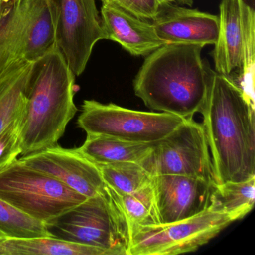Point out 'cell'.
<instances>
[{
	"label": "cell",
	"mask_w": 255,
	"mask_h": 255,
	"mask_svg": "<svg viewBox=\"0 0 255 255\" xmlns=\"http://www.w3.org/2000/svg\"><path fill=\"white\" fill-rule=\"evenodd\" d=\"M75 74L58 46L34 63L20 132L21 156L58 144L78 111Z\"/></svg>",
	"instance_id": "3957f363"
},
{
	"label": "cell",
	"mask_w": 255,
	"mask_h": 255,
	"mask_svg": "<svg viewBox=\"0 0 255 255\" xmlns=\"http://www.w3.org/2000/svg\"><path fill=\"white\" fill-rule=\"evenodd\" d=\"M6 2H5V3L3 5H2V6L0 7V20H1V18H2V14H3L4 10H5Z\"/></svg>",
	"instance_id": "83f0119b"
},
{
	"label": "cell",
	"mask_w": 255,
	"mask_h": 255,
	"mask_svg": "<svg viewBox=\"0 0 255 255\" xmlns=\"http://www.w3.org/2000/svg\"><path fill=\"white\" fill-rule=\"evenodd\" d=\"M185 120L168 113L136 111L86 100L77 124L87 134L130 142L153 143L165 138Z\"/></svg>",
	"instance_id": "ba28073f"
},
{
	"label": "cell",
	"mask_w": 255,
	"mask_h": 255,
	"mask_svg": "<svg viewBox=\"0 0 255 255\" xmlns=\"http://www.w3.org/2000/svg\"><path fill=\"white\" fill-rule=\"evenodd\" d=\"M200 113L216 183L255 177V113L230 75L211 70Z\"/></svg>",
	"instance_id": "6da1fadb"
},
{
	"label": "cell",
	"mask_w": 255,
	"mask_h": 255,
	"mask_svg": "<svg viewBox=\"0 0 255 255\" xmlns=\"http://www.w3.org/2000/svg\"><path fill=\"white\" fill-rule=\"evenodd\" d=\"M34 63L19 62L0 74V132L25 114L26 92Z\"/></svg>",
	"instance_id": "e0dca14e"
},
{
	"label": "cell",
	"mask_w": 255,
	"mask_h": 255,
	"mask_svg": "<svg viewBox=\"0 0 255 255\" xmlns=\"http://www.w3.org/2000/svg\"><path fill=\"white\" fill-rule=\"evenodd\" d=\"M243 44L238 85L249 104L255 108V12L244 0L242 3Z\"/></svg>",
	"instance_id": "ffe728a7"
},
{
	"label": "cell",
	"mask_w": 255,
	"mask_h": 255,
	"mask_svg": "<svg viewBox=\"0 0 255 255\" xmlns=\"http://www.w3.org/2000/svg\"><path fill=\"white\" fill-rule=\"evenodd\" d=\"M53 237L44 222L38 220L0 198V237Z\"/></svg>",
	"instance_id": "44dd1931"
},
{
	"label": "cell",
	"mask_w": 255,
	"mask_h": 255,
	"mask_svg": "<svg viewBox=\"0 0 255 255\" xmlns=\"http://www.w3.org/2000/svg\"><path fill=\"white\" fill-rule=\"evenodd\" d=\"M113 4L141 20L153 21L158 15V0H113Z\"/></svg>",
	"instance_id": "d4e9b609"
},
{
	"label": "cell",
	"mask_w": 255,
	"mask_h": 255,
	"mask_svg": "<svg viewBox=\"0 0 255 255\" xmlns=\"http://www.w3.org/2000/svg\"><path fill=\"white\" fill-rule=\"evenodd\" d=\"M177 4H181V5H186L191 7L193 4V0H179Z\"/></svg>",
	"instance_id": "4316f807"
},
{
	"label": "cell",
	"mask_w": 255,
	"mask_h": 255,
	"mask_svg": "<svg viewBox=\"0 0 255 255\" xmlns=\"http://www.w3.org/2000/svg\"><path fill=\"white\" fill-rule=\"evenodd\" d=\"M0 255H112L109 251L55 237H0Z\"/></svg>",
	"instance_id": "2e32d148"
},
{
	"label": "cell",
	"mask_w": 255,
	"mask_h": 255,
	"mask_svg": "<svg viewBox=\"0 0 255 255\" xmlns=\"http://www.w3.org/2000/svg\"><path fill=\"white\" fill-rule=\"evenodd\" d=\"M119 196L128 225L159 224L151 182L135 192Z\"/></svg>",
	"instance_id": "603a6c76"
},
{
	"label": "cell",
	"mask_w": 255,
	"mask_h": 255,
	"mask_svg": "<svg viewBox=\"0 0 255 255\" xmlns=\"http://www.w3.org/2000/svg\"><path fill=\"white\" fill-rule=\"evenodd\" d=\"M237 219L209 207L205 211L171 223L129 225L128 255H175L195 252Z\"/></svg>",
	"instance_id": "52a82bcc"
},
{
	"label": "cell",
	"mask_w": 255,
	"mask_h": 255,
	"mask_svg": "<svg viewBox=\"0 0 255 255\" xmlns=\"http://www.w3.org/2000/svg\"><path fill=\"white\" fill-rule=\"evenodd\" d=\"M179 0H158L159 6L160 5H165V4L172 3V2H178Z\"/></svg>",
	"instance_id": "484cf974"
},
{
	"label": "cell",
	"mask_w": 255,
	"mask_h": 255,
	"mask_svg": "<svg viewBox=\"0 0 255 255\" xmlns=\"http://www.w3.org/2000/svg\"><path fill=\"white\" fill-rule=\"evenodd\" d=\"M56 24L53 0H8L0 20V74L56 47Z\"/></svg>",
	"instance_id": "277c9868"
},
{
	"label": "cell",
	"mask_w": 255,
	"mask_h": 255,
	"mask_svg": "<svg viewBox=\"0 0 255 255\" xmlns=\"http://www.w3.org/2000/svg\"><path fill=\"white\" fill-rule=\"evenodd\" d=\"M153 143H135L102 135L87 134L77 150L97 165L116 162L140 163L150 153Z\"/></svg>",
	"instance_id": "ac0fdd59"
},
{
	"label": "cell",
	"mask_w": 255,
	"mask_h": 255,
	"mask_svg": "<svg viewBox=\"0 0 255 255\" xmlns=\"http://www.w3.org/2000/svg\"><path fill=\"white\" fill-rule=\"evenodd\" d=\"M53 237L128 255L129 232L119 196L107 186L102 194L88 198L48 226Z\"/></svg>",
	"instance_id": "5b68a950"
},
{
	"label": "cell",
	"mask_w": 255,
	"mask_h": 255,
	"mask_svg": "<svg viewBox=\"0 0 255 255\" xmlns=\"http://www.w3.org/2000/svg\"><path fill=\"white\" fill-rule=\"evenodd\" d=\"M243 0H222L219 5V32L213 50L216 71L230 75L240 68L243 53Z\"/></svg>",
	"instance_id": "9a60e30c"
},
{
	"label": "cell",
	"mask_w": 255,
	"mask_h": 255,
	"mask_svg": "<svg viewBox=\"0 0 255 255\" xmlns=\"http://www.w3.org/2000/svg\"><path fill=\"white\" fill-rule=\"evenodd\" d=\"M159 224L189 219L205 211L216 183L188 176H152Z\"/></svg>",
	"instance_id": "7c38bea8"
},
{
	"label": "cell",
	"mask_w": 255,
	"mask_h": 255,
	"mask_svg": "<svg viewBox=\"0 0 255 255\" xmlns=\"http://www.w3.org/2000/svg\"><path fill=\"white\" fill-rule=\"evenodd\" d=\"M103 4L105 3H112L113 2V0H101Z\"/></svg>",
	"instance_id": "f1b7e54d"
},
{
	"label": "cell",
	"mask_w": 255,
	"mask_h": 255,
	"mask_svg": "<svg viewBox=\"0 0 255 255\" xmlns=\"http://www.w3.org/2000/svg\"><path fill=\"white\" fill-rule=\"evenodd\" d=\"M203 47L165 44L147 55L133 82L134 92L146 107L159 113L192 119L200 113L208 92V62Z\"/></svg>",
	"instance_id": "7a4b0ae2"
},
{
	"label": "cell",
	"mask_w": 255,
	"mask_h": 255,
	"mask_svg": "<svg viewBox=\"0 0 255 255\" xmlns=\"http://www.w3.org/2000/svg\"><path fill=\"white\" fill-rule=\"evenodd\" d=\"M0 198L47 226L88 198L19 159L0 171Z\"/></svg>",
	"instance_id": "8992f818"
},
{
	"label": "cell",
	"mask_w": 255,
	"mask_h": 255,
	"mask_svg": "<svg viewBox=\"0 0 255 255\" xmlns=\"http://www.w3.org/2000/svg\"><path fill=\"white\" fill-rule=\"evenodd\" d=\"M19 159L87 198L102 194L107 187L98 165L77 148L66 149L56 144Z\"/></svg>",
	"instance_id": "8fae6325"
},
{
	"label": "cell",
	"mask_w": 255,
	"mask_h": 255,
	"mask_svg": "<svg viewBox=\"0 0 255 255\" xmlns=\"http://www.w3.org/2000/svg\"><path fill=\"white\" fill-rule=\"evenodd\" d=\"M23 116L24 115L13 121L0 132V171L21 155L20 132Z\"/></svg>",
	"instance_id": "cb8c5ba5"
},
{
	"label": "cell",
	"mask_w": 255,
	"mask_h": 255,
	"mask_svg": "<svg viewBox=\"0 0 255 255\" xmlns=\"http://www.w3.org/2000/svg\"><path fill=\"white\" fill-rule=\"evenodd\" d=\"M255 199V177L241 182H225L213 186L209 207L243 219L253 209Z\"/></svg>",
	"instance_id": "d6986e66"
},
{
	"label": "cell",
	"mask_w": 255,
	"mask_h": 255,
	"mask_svg": "<svg viewBox=\"0 0 255 255\" xmlns=\"http://www.w3.org/2000/svg\"><path fill=\"white\" fill-rule=\"evenodd\" d=\"M101 14L107 39L119 43L132 56H147L165 44L152 22L137 18L115 4H103Z\"/></svg>",
	"instance_id": "5bb4252c"
},
{
	"label": "cell",
	"mask_w": 255,
	"mask_h": 255,
	"mask_svg": "<svg viewBox=\"0 0 255 255\" xmlns=\"http://www.w3.org/2000/svg\"><path fill=\"white\" fill-rule=\"evenodd\" d=\"M56 43L75 76L86 69L95 44L107 39L95 0H53Z\"/></svg>",
	"instance_id": "30bf717a"
},
{
	"label": "cell",
	"mask_w": 255,
	"mask_h": 255,
	"mask_svg": "<svg viewBox=\"0 0 255 255\" xmlns=\"http://www.w3.org/2000/svg\"><path fill=\"white\" fill-rule=\"evenodd\" d=\"M98 165L106 184L119 195L132 193L151 182L152 176L137 162Z\"/></svg>",
	"instance_id": "7402d4cb"
},
{
	"label": "cell",
	"mask_w": 255,
	"mask_h": 255,
	"mask_svg": "<svg viewBox=\"0 0 255 255\" xmlns=\"http://www.w3.org/2000/svg\"><path fill=\"white\" fill-rule=\"evenodd\" d=\"M152 23L165 44H193L204 47L215 44L219 32L218 16L172 3L160 5Z\"/></svg>",
	"instance_id": "4fadbf2b"
},
{
	"label": "cell",
	"mask_w": 255,
	"mask_h": 255,
	"mask_svg": "<svg viewBox=\"0 0 255 255\" xmlns=\"http://www.w3.org/2000/svg\"><path fill=\"white\" fill-rule=\"evenodd\" d=\"M139 164L150 176H188L216 183L204 128L192 118L153 142L150 153Z\"/></svg>",
	"instance_id": "9c48e42d"
},
{
	"label": "cell",
	"mask_w": 255,
	"mask_h": 255,
	"mask_svg": "<svg viewBox=\"0 0 255 255\" xmlns=\"http://www.w3.org/2000/svg\"><path fill=\"white\" fill-rule=\"evenodd\" d=\"M8 0H0V6H2V5H3L5 3V2H7Z\"/></svg>",
	"instance_id": "f546056e"
}]
</instances>
